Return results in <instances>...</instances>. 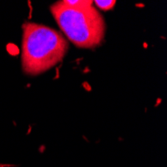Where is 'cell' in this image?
<instances>
[{
  "label": "cell",
  "instance_id": "6da1fadb",
  "mask_svg": "<svg viewBox=\"0 0 167 167\" xmlns=\"http://www.w3.org/2000/svg\"><path fill=\"white\" fill-rule=\"evenodd\" d=\"M67 51L68 41L55 29L34 22L22 25L21 65L25 74L46 72L63 60Z\"/></svg>",
  "mask_w": 167,
  "mask_h": 167
},
{
  "label": "cell",
  "instance_id": "7a4b0ae2",
  "mask_svg": "<svg viewBox=\"0 0 167 167\" xmlns=\"http://www.w3.org/2000/svg\"><path fill=\"white\" fill-rule=\"evenodd\" d=\"M50 12L66 38L76 47L92 49L103 43L105 21L92 5L72 7L57 1L50 5Z\"/></svg>",
  "mask_w": 167,
  "mask_h": 167
},
{
  "label": "cell",
  "instance_id": "3957f363",
  "mask_svg": "<svg viewBox=\"0 0 167 167\" xmlns=\"http://www.w3.org/2000/svg\"><path fill=\"white\" fill-rule=\"evenodd\" d=\"M93 3L96 5L98 9L103 10V11H109V10H112L114 8L116 1L115 0H104V1L96 0V1H93Z\"/></svg>",
  "mask_w": 167,
  "mask_h": 167
},
{
  "label": "cell",
  "instance_id": "277c9868",
  "mask_svg": "<svg viewBox=\"0 0 167 167\" xmlns=\"http://www.w3.org/2000/svg\"><path fill=\"white\" fill-rule=\"evenodd\" d=\"M66 5L72 6V7H78V6H86L92 5L93 1L91 0H63Z\"/></svg>",
  "mask_w": 167,
  "mask_h": 167
}]
</instances>
